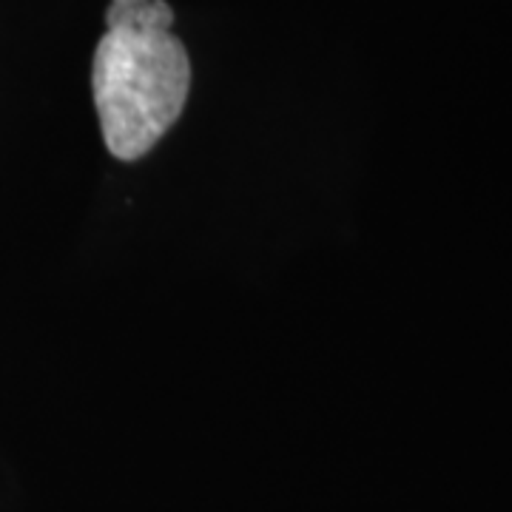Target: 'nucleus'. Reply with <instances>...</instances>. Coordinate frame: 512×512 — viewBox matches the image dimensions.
I'll list each match as a JSON object with an SVG mask.
<instances>
[{"label": "nucleus", "mask_w": 512, "mask_h": 512, "mask_svg": "<svg viewBox=\"0 0 512 512\" xmlns=\"http://www.w3.org/2000/svg\"><path fill=\"white\" fill-rule=\"evenodd\" d=\"M92 89L106 146L140 160L183 114L191 63L180 37L160 26H109L94 52Z\"/></svg>", "instance_id": "f257e3e1"}, {"label": "nucleus", "mask_w": 512, "mask_h": 512, "mask_svg": "<svg viewBox=\"0 0 512 512\" xmlns=\"http://www.w3.org/2000/svg\"><path fill=\"white\" fill-rule=\"evenodd\" d=\"M106 23L109 26H160V29H171L174 9L165 0H111Z\"/></svg>", "instance_id": "f03ea898"}]
</instances>
